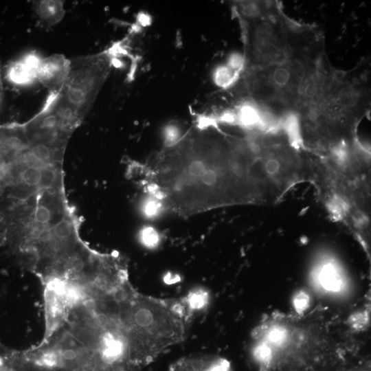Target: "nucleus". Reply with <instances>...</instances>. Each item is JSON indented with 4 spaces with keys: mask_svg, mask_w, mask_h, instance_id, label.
<instances>
[{
    "mask_svg": "<svg viewBox=\"0 0 371 371\" xmlns=\"http://www.w3.org/2000/svg\"><path fill=\"white\" fill-rule=\"evenodd\" d=\"M141 183L159 205L180 216L279 200L289 177L278 152L256 132L197 126L141 168Z\"/></svg>",
    "mask_w": 371,
    "mask_h": 371,
    "instance_id": "nucleus-1",
    "label": "nucleus"
},
{
    "mask_svg": "<svg viewBox=\"0 0 371 371\" xmlns=\"http://www.w3.org/2000/svg\"><path fill=\"white\" fill-rule=\"evenodd\" d=\"M249 354L258 371H331L344 356L324 318L283 313L254 328Z\"/></svg>",
    "mask_w": 371,
    "mask_h": 371,
    "instance_id": "nucleus-2",
    "label": "nucleus"
},
{
    "mask_svg": "<svg viewBox=\"0 0 371 371\" xmlns=\"http://www.w3.org/2000/svg\"><path fill=\"white\" fill-rule=\"evenodd\" d=\"M67 145L29 139V144L0 160V218H30L57 210L68 201L63 161Z\"/></svg>",
    "mask_w": 371,
    "mask_h": 371,
    "instance_id": "nucleus-3",
    "label": "nucleus"
},
{
    "mask_svg": "<svg viewBox=\"0 0 371 371\" xmlns=\"http://www.w3.org/2000/svg\"><path fill=\"white\" fill-rule=\"evenodd\" d=\"M308 157V181L328 211L347 225L368 250L370 157L357 137Z\"/></svg>",
    "mask_w": 371,
    "mask_h": 371,
    "instance_id": "nucleus-4",
    "label": "nucleus"
},
{
    "mask_svg": "<svg viewBox=\"0 0 371 371\" xmlns=\"http://www.w3.org/2000/svg\"><path fill=\"white\" fill-rule=\"evenodd\" d=\"M235 10L243 27L244 69L311 57L324 45L318 30L289 18L278 2L239 1Z\"/></svg>",
    "mask_w": 371,
    "mask_h": 371,
    "instance_id": "nucleus-5",
    "label": "nucleus"
},
{
    "mask_svg": "<svg viewBox=\"0 0 371 371\" xmlns=\"http://www.w3.org/2000/svg\"><path fill=\"white\" fill-rule=\"evenodd\" d=\"M337 70L322 102L299 119L304 149L324 153L357 138L359 123L370 109V89L363 74Z\"/></svg>",
    "mask_w": 371,
    "mask_h": 371,
    "instance_id": "nucleus-6",
    "label": "nucleus"
},
{
    "mask_svg": "<svg viewBox=\"0 0 371 371\" xmlns=\"http://www.w3.org/2000/svg\"><path fill=\"white\" fill-rule=\"evenodd\" d=\"M118 297L120 327L134 366L141 368L183 339L186 316L179 302L143 295L131 284Z\"/></svg>",
    "mask_w": 371,
    "mask_h": 371,
    "instance_id": "nucleus-7",
    "label": "nucleus"
},
{
    "mask_svg": "<svg viewBox=\"0 0 371 371\" xmlns=\"http://www.w3.org/2000/svg\"><path fill=\"white\" fill-rule=\"evenodd\" d=\"M324 54L244 69L245 99L268 108L280 117L294 112L304 80Z\"/></svg>",
    "mask_w": 371,
    "mask_h": 371,
    "instance_id": "nucleus-8",
    "label": "nucleus"
},
{
    "mask_svg": "<svg viewBox=\"0 0 371 371\" xmlns=\"http://www.w3.org/2000/svg\"><path fill=\"white\" fill-rule=\"evenodd\" d=\"M113 58L103 52L70 60L69 74L60 91L82 121L111 72Z\"/></svg>",
    "mask_w": 371,
    "mask_h": 371,
    "instance_id": "nucleus-9",
    "label": "nucleus"
},
{
    "mask_svg": "<svg viewBox=\"0 0 371 371\" xmlns=\"http://www.w3.org/2000/svg\"><path fill=\"white\" fill-rule=\"evenodd\" d=\"M70 60L62 54H53L42 58L37 69V80L50 93L59 92L69 74Z\"/></svg>",
    "mask_w": 371,
    "mask_h": 371,
    "instance_id": "nucleus-10",
    "label": "nucleus"
},
{
    "mask_svg": "<svg viewBox=\"0 0 371 371\" xmlns=\"http://www.w3.org/2000/svg\"><path fill=\"white\" fill-rule=\"evenodd\" d=\"M42 58L36 53L25 54L10 63L7 68L6 78L16 86H27L37 80V69Z\"/></svg>",
    "mask_w": 371,
    "mask_h": 371,
    "instance_id": "nucleus-11",
    "label": "nucleus"
},
{
    "mask_svg": "<svg viewBox=\"0 0 371 371\" xmlns=\"http://www.w3.org/2000/svg\"><path fill=\"white\" fill-rule=\"evenodd\" d=\"M168 371H231V366L223 357L201 355L180 358L170 366Z\"/></svg>",
    "mask_w": 371,
    "mask_h": 371,
    "instance_id": "nucleus-12",
    "label": "nucleus"
},
{
    "mask_svg": "<svg viewBox=\"0 0 371 371\" xmlns=\"http://www.w3.org/2000/svg\"><path fill=\"white\" fill-rule=\"evenodd\" d=\"M39 18L47 25H54L64 16L63 3L60 1H39L34 3Z\"/></svg>",
    "mask_w": 371,
    "mask_h": 371,
    "instance_id": "nucleus-13",
    "label": "nucleus"
},
{
    "mask_svg": "<svg viewBox=\"0 0 371 371\" xmlns=\"http://www.w3.org/2000/svg\"><path fill=\"white\" fill-rule=\"evenodd\" d=\"M208 293L203 289L191 291L181 302L187 314L205 307L208 302Z\"/></svg>",
    "mask_w": 371,
    "mask_h": 371,
    "instance_id": "nucleus-14",
    "label": "nucleus"
},
{
    "mask_svg": "<svg viewBox=\"0 0 371 371\" xmlns=\"http://www.w3.org/2000/svg\"><path fill=\"white\" fill-rule=\"evenodd\" d=\"M320 279L322 286L328 289L335 290L339 287L340 281L337 275L329 267L322 271Z\"/></svg>",
    "mask_w": 371,
    "mask_h": 371,
    "instance_id": "nucleus-15",
    "label": "nucleus"
},
{
    "mask_svg": "<svg viewBox=\"0 0 371 371\" xmlns=\"http://www.w3.org/2000/svg\"><path fill=\"white\" fill-rule=\"evenodd\" d=\"M295 303V306L298 310H304L308 303L307 296L304 293H301L296 297Z\"/></svg>",
    "mask_w": 371,
    "mask_h": 371,
    "instance_id": "nucleus-16",
    "label": "nucleus"
}]
</instances>
